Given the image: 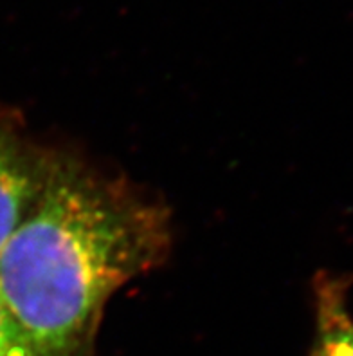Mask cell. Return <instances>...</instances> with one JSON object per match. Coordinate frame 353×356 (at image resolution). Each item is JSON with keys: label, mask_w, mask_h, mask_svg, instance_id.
<instances>
[{"label": "cell", "mask_w": 353, "mask_h": 356, "mask_svg": "<svg viewBox=\"0 0 353 356\" xmlns=\"http://www.w3.org/2000/svg\"><path fill=\"white\" fill-rule=\"evenodd\" d=\"M170 217L123 181L47 156L35 203L0 252V295L40 356H85L107 300L166 257Z\"/></svg>", "instance_id": "6da1fadb"}, {"label": "cell", "mask_w": 353, "mask_h": 356, "mask_svg": "<svg viewBox=\"0 0 353 356\" xmlns=\"http://www.w3.org/2000/svg\"><path fill=\"white\" fill-rule=\"evenodd\" d=\"M350 279L321 271L313 279V340L309 356H353Z\"/></svg>", "instance_id": "3957f363"}, {"label": "cell", "mask_w": 353, "mask_h": 356, "mask_svg": "<svg viewBox=\"0 0 353 356\" xmlns=\"http://www.w3.org/2000/svg\"><path fill=\"white\" fill-rule=\"evenodd\" d=\"M0 356H40L29 346L0 295Z\"/></svg>", "instance_id": "277c9868"}, {"label": "cell", "mask_w": 353, "mask_h": 356, "mask_svg": "<svg viewBox=\"0 0 353 356\" xmlns=\"http://www.w3.org/2000/svg\"><path fill=\"white\" fill-rule=\"evenodd\" d=\"M47 154L31 149L0 122V252L22 222L44 179Z\"/></svg>", "instance_id": "7a4b0ae2"}]
</instances>
